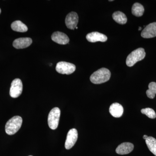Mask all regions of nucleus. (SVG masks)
<instances>
[{
    "instance_id": "obj_22",
    "label": "nucleus",
    "mask_w": 156,
    "mask_h": 156,
    "mask_svg": "<svg viewBox=\"0 0 156 156\" xmlns=\"http://www.w3.org/2000/svg\"><path fill=\"white\" fill-rule=\"evenodd\" d=\"M141 29H142V28H141V27H139V30H141Z\"/></svg>"
},
{
    "instance_id": "obj_17",
    "label": "nucleus",
    "mask_w": 156,
    "mask_h": 156,
    "mask_svg": "<svg viewBox=\"0 0 156 156\" xmlns=\"http://www.w3.org/2000/svg\"><path fill=\"white\" fill-rule=\"evenodd\" d=\"M132 13L136 17H141L144 13V9L143 6L139 3H135L133 5L131 9Z\"/></svg>"
},
{
    "instance_id": "obj_23",
    "label": "nucleus",
    "mask_w": 156,
    "mask_h": 156,
    "mask_svg": "<svg viewBox=\"0 0 156 156\" xmlns=\"http://www.w3.org/2000/svg\"><path fill=\"white\" fill-rule=\"evenodd\" d=\"M1 9H0V14H1Z\"/></svg>"
},
{
    "instance_id": "obj_4",
    "label": "nucleus",
    "mask_w": 156,
    "mask_h": 156,
    "mask_svg": "<svg viewBox=\"0 0 156 156\" xmlns=\"http://www.w3.org/2000/svg\"><path fill=\"white\" fill-rule=\"evenodd\" d=\"M60 113V109L57 107L54 108L49 113L48 117V125L52 130H55L58 127Z\"/></svg>"
},
{
    "instance_id": "obj_1",
    "label": "nucleus",
    "mask_w": 156,
    "mask_h": 156,
    "mask_svg": "<svg viewBox=\"0 0 156 156\" xmlns=\"http://www.w3.org/2000/svg\"><path fill=\"white\" fill-rule=\"evenodd\" d=\"M111 76V74L109 70L105 68H102L92 74L90 80L94 84L103 83L109 80Z\"/></svg>"
},
{
    "instance_id": "obj_21",
    "label": "nucleus",
    "mask_w": 156,
    "mask_h": 156,
    "mask_svg": "<svg viewBox=\"0 0 156 156\" xmlns=\"http://www.w3.org/2000/svg\"><path fill=\"white\" fill-rule=\"evenodd\" d=\"M148 137V136H147V135H144L143 139H144V140H146L147 139Z\"/></svg>"
},
{
    "instance_id": "obj_18",
    "label": "nucleus",
    "mask_w": 156,
    "mask_h": 156,
    "mask_svg": "<svg viewBox=\"0 0 156 156\" xmlns=\"http://www.w3.org/2000/svg\"><path fill=\"white\" fill-rule=\"evenodd\" d=\"M149 150L156 156V139L152 136H148L145 140Z\"/></svg>"
},
{
    "instance_id": "obj_20",
    "label": "nucleus",
    "mask_w": 156,
    "mask_h": 156,
    "mask_svg": "<svg viewBox=\"0 0 156 156\" xmlns=\"http://www.w3.org/2000/svg\"><path fill=\"white\" fill-rule=\"evenodd\" d=\"M141 112L143 114L145 115L150 119H154L156 118V113L153 109L149 108L142 109L141 110Z\"/></svg>"
},
{
    "instance_id": "obj_10",
    "label": "nucleus",
    "mask_w": 156,
    "mask_h": 156,
    "mask_svg": "<svg viewBox=\"0 0 156 156\" xmlns=\"http://www.w3.org/2000/svg\"><path fill=\"white\" fill-rule=\"evenodd\" d=\"M53 41L59 44L65 45L68 44L69 39L67 35L61 32L57 31L53 33L51 36Z\"/></svg>"
},
{
    "instance_id": "obj_5",
    "label": "nucleus",
    "mask_w": 156,
    "mask_h": 156,
    "mask_svg": "<svg viewBox=\"0 0 156 156\" xmlns=\"http://www.w3.org/2000/svg\"><path fill=\"white\" fill-rule=\"evenodd\" d=\"M76 69L75 65L66 62H59L56 64V71L62 74L69 75L74 72Z\"/></svg>"
},
{
    "instance_id": "obj_6",
    "label": "nucleus",
    "mask_w": 156,
    "mask_h": 156,
    "mask_svg": "<svg viewBox=\"0 0 156 156\" xmlns=\"http://www.w3.org/2000/svg\"><path fill=\"white\" fill-rule=\"evenodd\" d=\"M23 84L22 81L19 79H15L12 81L10 88V95L13 98H17L22 93Z\"/></svg>"
},
{
    "instance_id": "obj_3",
    "label": "nucleus",
    "mask_w": 156,
    "mask_h": 156,
    "mask_svg": "<svg viewBox=\"0 0 156 156\" xmlns=\"http://www.w3.org/2000/svg\"><path fill=\"white\" fill-rule=\"evenodd\" d=\"M146 53L144 49L139 48L134 50L127 57L126 63L129 67L133 66L137 62L144 58Z\"/></svg>"
},
{
    "instance_id": "obj_15",
    "label": "nucleus",
    "mask_w": 156,
    "mask_h": 156,
    "mask_svg": "<svg viewBox=\"0 0 156 156\" xmlns=\"http://www.w3.org/2000/svg\"><path fill=\"white\" fill-rule=\"evenodd\" d=\"M11 29L15 31L24 33L28 30L27 26L20 20H16L12 23Z\"/></svg>"
},
{
    "instance_id": "obj_13",
    "label": "nucleus",
    "mask_w": 156,
    "mask_h": 156,
    "mask_svg": "<svg viewBox=\"0 0 156 156\" xmlns=\"http://www.w3.org/2000/svg\"><path fill=\"white\" fill-rule=\"evenodd\" d=\"M134 148V145L131 143H123L117 147L116 152L120 155L127 154L131 153Z\"/></svg>"
},
{
    "instance_id": "obj_7",
    "label": "nucleus",
    "mask_w": 156,
    "mask_h": 156,
    "mask_svg": "<svg viewBox=\"0 0 156 156\" xmlns=\"http://www.w3.org/2000/svg\"><path fill=\"white\" fill-rule=\"evenodd\" d=\"M78 136V131L75 128H73L69 131L65 144L66 149L69 150L74 146L77 140Z\"/></svg>"
},
{
    "instance_id": "obj_14",
    "label": "nucleus",
    "mask_w": 156,
    "mask_h": 156,
    "mask_svg": "<svg viewBox=\"0 0 156 156\" xmlns=\"http://www.w3.org/2000/svg\"><path fill=\"white\" fill-rule=\"evenodd\" d=\"M124 108L121 104L118 103H114L109 108V112L115 118H120L122 115Z\"/></svg>"
},
{
    "instance_id": "obj_2",
    "label": "nucleus",
    "mask_w": 156,
    "mask_h": 156,
    "mask_svg": "<svg viewBox=\"0 0 156 156\" xmlns=\"http://www.w3.org/2000/svg\"><path fill=\"white\" fill-rule=\"evenodd\" d=\"M23 120L19 116L12 117L6 123L5 132L9 135H13L19 131L22 126Z\"/></svg>"
},
{
    "instance_id": "obj_16",
    "label": "nucleus",
    "mask_w": 156,
    "mask_h": 156,
    "mask_svg": "<svg viewBox=\"0 0 156 156\" xmlns=\"http://www.w3.org/2000/svg\"><path fill=\"white\" fill-rule=\"evenodd\" d=\"M113 19L117 23L121 24H126L127 21V17L126 14L121 11H116L112 14Z\"/></svg>"
},
{
    "instance_id": "obj_24",
    "label": "nucleus",
    "mask_w": 156,
    "mask_h": 156,
    "mask_svg": "<svg viewBox=\"0 0 156 156\" xmlns=\"http://www.w3.org/2000/svg\"><path fill=\"white\" fill-rule=\"evenodd\" d=\"M76 29H78V27H76Z\"/></svg>"
},
{
    "instance_id": "obj_8",
    "label": "nucleus",
    "mask_w": 156,
    "mask_h": 156,
    "mask_svg": "<svg viewBox=\"0 0 156 156\" xmlns=\"http://www.w3.org/2000/svg\"><path fill=\"white\" fill-rule=\"evenodd\" d=\"M79 17L76 12H71L68 14L65 19V23L67 28L74 30L77 27Z\"/></svg>"
},
{
    "instance_id": "obj_25",
    "label": "nucleus",
    "mask_w": 156,
    "mask_h": 156,
    "mask_svg": "<svg viewBox=\"0 0 156 156\" xmlns=\"http://www.w3.org/2000/svg\"><path fill=\"white\" fill-rule=\"evenodd\" d=\"M31 156V155H30V156Z\"/></svg>"
},
{
    "instance_id": "obj_9",
    "label": "nucleus",
    "mask_w": 156,
    "mask_h": 156,
    "mask_svg": "<svg viewBox=\"0 0 156 156\" xmlns=\"http://www.w3.org/2000/svg\"><path fill=\"white\" fill-rule=\"evenodd\" d=\"M141 36L144 38H151L156 37V22L152 23L144 29Z\"/></svg>"
},
{
    "instance_id": "obj_11",
    "label": "nucleus",
    "mask_w": 156,
    "mask_h": 156,
    "mask_svg": "<svg viewBox=\"0 0 156 156\" xmlns=\"http://www.w3.org/2000/svg\"><path fill=\"white\" fill-rule=\"evenodd\" d=\"M32 43V40L30 38H19L14 40L13 42V46L16 49H23L30 46Z\"/></svg>"
},
{
    "instance_id": "obj_19",
    "label": "nucleus",
    "mask_w": 156,
    "mask_h": 156,
    "mask_svg": "<svg viewBox=\"0 0 156 156\" xmlns=\"http://www.w3.org/2000/svg\"><path fill=\"white\" fill-rule=\"evenodd\" d=\"M148 88L149 89L146 91L147 95L149 98L153 99L156 94V83L151 82L149 84Z\"/></svg>"
},
{
    "instance_id": "obj_12",
    "label": "nucleus",
    "mask_w": 156,
    "mask_h": 156,
    "mask_svg": "<svg viewBox=\"0 0 156 156\" xmlns=\"http://www.w3.org/2000/svg\"><path fill=\"white\" fill-rule=\"evenodd\" d=\"M86 38L88 41L92 43L98 41L104 42L106 41L108 39L106 35L98 32H93L88 34L86 36Z\"/></svg>"
}]
</instances>
